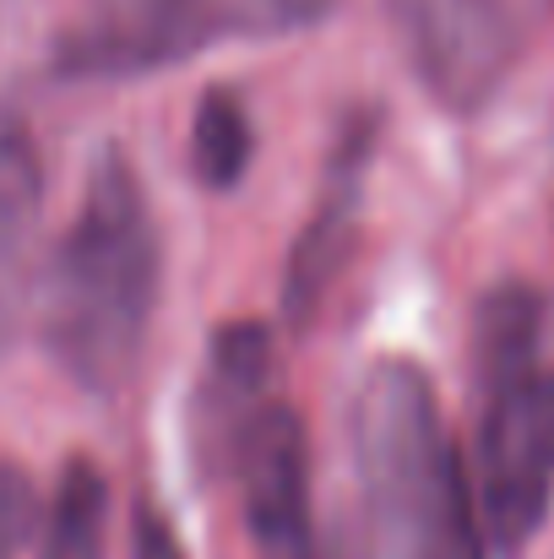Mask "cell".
Segmentation results:
<instances>
[{"label": "cell", "instance_id": "7a4b0ae2", "mask_svg": "<svg viewBox=\"0 0 554 559\" xmlns=\"http://www.w3.org/2000/svg\"><path fill=\"white\" fill-rule=\"evenodd\" d=\"M354 456L386 559H484V516L429 374L380 359L354 391Z\"/></svg>", "mask_w": 554, "mask_h": 559}, {"label": "cell", "instance_id": "6da1fadb", "mask_svg": "<svg viewBox=\"0 0 554 559\" xmlns=\"http://www.w3.org/2000/svg\"><path fill=\"white\" fill-rule=\"evenodd\" d=\"M158 310V228L148 190L120 153L87 175L76 217L44 266V343L93 396H115Z\"/></svg>", "mask_w": 554, "mask_h": 559}, {"label": "cell", "instance_id": "277c9868", "mask_svg": "<svg viewBox=\"0 0 554 559\" xmlns=\"http://www.w3.org/2000/svg\"><path fill=\"white\" fill-rule=\"evenodd\" d=\"M338 0H82L55 44L60 76H148L217 44L316 27Z\"/></svg>", "mask_w": 554, "mask_h": 559}, {"label": "cell", "instance_id": "8992f818", "mask_svg": "<svg viewBox=\"0 0 554 559\" xmlns=\"http://www.w3.org/2000/svg\"><path fill=\"white\" fill-rule=\"evenodd\" d=\"M228 473L239 478L245 522L261 549L310 538V445L294 407L267 402L234 440Z\"/></svg>", "mask_w": 554, "mask_h": 559}, {"label": "cell", "instance_id": "30bf717a", "mask_svg": "<svg viewBox=\"0 0 554 559\" xmlns=\"http://www.w3.org/2000/svg\"><path fill=\"white\" fill-rule=\"evenodd\" d=\"M354 180H359V169H349V180L338 175L332 195L316 206V217H310L305 234H299V250H294V266H288V294H283L294 321H305V316L321 305L327 283L338 277V266H343V255H349V234H354Z\"/></svg>", "mask_w": 554, "mask_h": 559}, {"label": "cell", "instance_id": "4fadbf2b", "mask_svg": "<svg viewBox=\"0 0 554 559\" xmlns=\"http://www.w3.org/2000/svg\"><path fill=\"white\" fill-rule=\"evenodd\" d=\"M137 559H185L180 533L158 511H142L137 516Z\"/></svg>", "mask_w": 554, "mask_h": 559}, {"label": "cell", "instance_id": "9c48e42d", "mask_svg": "<svg viewBox=\"0 0 554 559\" xmlns=\"http://www.w3.org/2000/svg\"><path fill=\"white\" fill-rule=\"evenodd\" d=\"M38 559H109V484L87 456H71L44 506Z\"/></svg>", "mask_w": 554, "mask_h": 559}, {"label": "cell", "instance_id": "5bb4252c", "mask_svg": "<svg viewBox=\"0 0 554 559\" xmlns=\"http://www.w3.org/2000/svg\"><path fill=\"white\" fill-rule=\"evenodd\" d=\"M261 559H321V555H316L310 538H299V544H272V549H261Z\"/></svg>", "mask_w": 554, "mask_h": 559}, {"label": "cell", "instance_id": "8fae6325", "mask_svg": "<svg viewBox=\"0 0 554 559\" xmlns=\"http://www.w3.org/2000/svg\"><path fill=\"white\" fill-rule=\"evenodd\" d=\"M250 153H256V131H250V115L234 93L212 87L196 109V126H190V169L207 190H228L239 186V175L250 169Z\"/></svg>", "mask_w": 554, "mask_h": 559}, {"label": "cell", "instance_id": "3957f363", "mask_svg": "<svg viewBox=\"0 0 554 559\" xmlns=\"http://www.w3.org/2000/svg\"><path fill=\"white\" fill-rule=\"evenodd\" d=\"M544 305L522 283H500L473 316L479 374V516L500 549H522L554 495V374L539 370Z\"/></svg>", "mask_w": 554, "mask_h": 559}, {"label": "cell", "instance_id": "7c38bea8", "mask_svg": "<svg viewBox=\"0 0 554 559\" xmlns=\"http://www.w3.org/2000/svg\"><path fill=\"white\" fill-rule=\"evenodd\" d=\"M38 500H33V478L0 456V559H11L22 549V538L33 533Z\"/></svg>", "mask_w": 554, "mask_h": 559}, {"label": "cell", "instance_id": "ba28073f", "mask_svg": "<svg viewBox=\"0 0 554 559\" xmlns=\"http://www.w3.org/2000/svg\"><path fill=\"white\" fill-rule=\"evenodd\" d=\"M38 212L44 169L22 131L0 136V359L11 354L38 288Z\"/></svg>", "mask_w": 554, "mask_h": 559}, {"label": "cell", "instance_id": "5b68a950", "mask_svg": "<svg viewBox=\"0 0 554 559\" xmlns=\"http://www.w3.org/2000/svg\"><path fill=\"white\" fill-rule=\"evenodd\" d=\"M554 0H391L397 38L424 93L451 109H484L528 60Z\"/></svg>", "mask_w": 554, "mask_h": 559}, {"label": "cell", "instance_id": "52a82bcc", "mask_svg": "<svg viewBox=\"0 0 554 559\" xmlns=\"http://www.w3.org/2000/svg\"><path fill=\"white\" fill-rule=\"evenodd\" d=\"M267 380H272L267 326L228 321L223 332H212L207 370H201L196 402H190V435H196V451L207 462L228 467V451H234L239 429L267 407Z\"/></svg>", "mask_w": 554, "mask_h": 559}]
</instances>
